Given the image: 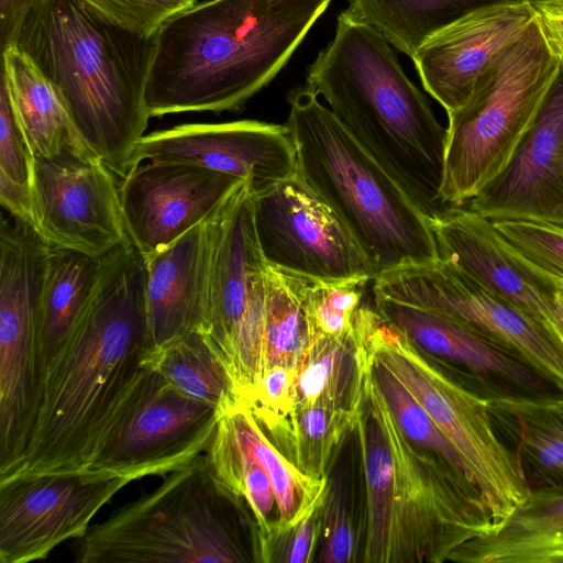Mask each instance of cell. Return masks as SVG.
<instances>
[{"label": "cell", "mask_w": 563, "mask_h": 563, "mask_svg": "<svg viewBox=\"0 0 563 563\" xmlns=\"http://www.w3.org/2000/svg\"><path fill=\"white\" fill-rule=\"evenodd\" d=\"M147 161L189 163L228 174L249 183L253 195L296 174L287 126L255 120L183 124L144 135L133 151L132 168Z\"/></svg>", "instance_id": "obj_16"}, {"label": "cell", "mask_w": 563, "mask_h": 563, "mask_svg": "<svg viewBox=\"0 0 563 563\" xmlns=\"http://www.w3.org/2000/svg\"><path fill=\"white\" fill-rule=\"evenodd\" d=\"M232 514L250 518L247 508L216 478L203 453L164 475L163 483L151 493L121 506L106 521L90 526L76 539L75 560L79 563L246 562L249 558Z\"/></svg>", "instance_id": "obj_7"}, {"label": "cell", "mask_w": 563, "mask_h": 563, "mask_svg": "<svg viewBox=\"0 0 563 563\" xmlns=\"http://www.w3.org/2000/svg\"><path fill=\"white\" fill-rule=\"evenodd\" d=\"M561 71L537 19L476 78L448 113L440 200L463 206L508 165Z\"/></svg>", "instance_id": "obj_8"}, {"label": "cell", "mask_w": 563, "mask_h": 563, "mask_svg": "<svg viewBox=\"0 0 563 563\" xmlns=\"http://www.w3.org/2000/svg\"><path fill=\"white\" fill-rule=\"evenodd\" d=\"M561 340H562V342H563V334L561 335Z\"/></svg>", "instance_id": "obj_46"}, {"label": "cell", "mask_w": 563, "mask_h": 563, "mask_svg": "<svg viewBox=\"0 0 563 563\" xmlns=\"http://www.w3.org/2000/svg\"><path fill=\"white\" fill-rule=\"evenodd\" d=\"M144 365L157 371L183 394L219 410L238 397L227 372L199 330L177 338Z\"/></svg>", "instance_id": "obj_32"}, {"label": "cell", "mask_w": 563, "mask_h": 563, "mask_svg": "<svg viewBox=\"0 0 563 563\" xmlns=\"http://www.w3.org/2000/svg\"><path fill=\"white\" fill-rule=\"evenodd\" d=\"M363 371L364 351L355 321L353 331L343 336L316 333L297 372L294 410L317 404L357 410Z\"/></svg>", "instance_id": "obj_28"}, {"label": "cell", "mask_w": 563, "mask_h": 563, "mask_svg": "<svg viewBox=\"0 0 563 563\" xmlns=\"http://www.w3.org/2000/svg\"><path fill=\"white\" fill-rule=\"evenodd\" d=\"M531 3H560L563 4V0H529Z\"/></svg>", "instance_id": "obj_44"}, {"label": "cell", "mask_w": 563, "mask_h": 563, "mask_svg": "<svg viewBox=\"0 0 563 563\" xmlns=\"http://www.w3.org/2000/svg\"><path fill=\"white\" fill-rule=\"evenodd\" d=\"M265 277L266 369L285 366L298 372L316 334L305 303L302 277L268 264Z\"/></svg>", "instance_id": "obj_30"}, {"label": "cell", "mask_w": 563, "mask_h": 563, "mask_svg": "<svg viewBox=\"0 0 563 563\" xmlns=\"http://www.w3.org/2000/svg\"><path fill=\"white\" fill-rule=\"evenodd\" d=\"M145 288V260L130 242L100 257L91 297L38 380L23 453L0 483L90 468L146 371Z\"/></svg>", "instance_id": "obj_1"}, {"label": "cell", "mask_w": 563, "mask_h": 563, "mask_svg": "<svg viewBox=\"0 0 563 563\" xmlns=\"http://www.w3.org/2000/svg\"><path fill=\"white\" fill-rule=\"evenodd\" d=\"M467 207L493 221L563 227V68L506 168Z\"/></svg>", "instance_id": "obj_20"}, {"label": "cell", "mask_w": 563, "mask_h": 563, "mask_svg": "<svg viewBox=\"0 0 563 563\" xmlns=\"http://www.w3.org/2000/svg\"><path fill=\"white\" fill-rule=\"evenodd\" d=\"M297 371L285 366L268 367L252 396L245 401L272 439L282 433L295 407Z\"/></svg>", "instance_id": "obj_37"}, {"label": "cell", "mask_w": 563, "mask_h": 563, "mask_svg": "<svg viewBox=\"0 0 563 563\" xmlns=\"http://www.w3.org/2000/svg\"><path fill=\"white\" fill-rule=\"evenodd\" d=\"M377 313L423 353L462 369L488 400L563 395L558 384L519 353L439 312L374 296Z\"/></svg>", "instance_id": "obj_18"}, {"label": "cell", "mask_w": 563, "mask_h": 563, "mask_svg": "<svg viewBox=\"0 0 563 563\" xmlns=\"http://www.w3.org/2000/svg\"><path fill=\"white\" fill-rule=\"evenodd\" d=\"M367 356L378 387L384 394L402 433L418 446L441 457L456 472L472 482L462 456L420 404L393 374L368 354Z\"/></svg>", "instance_id": "obj_34"}, {"label": "cell", "mask_w": 563, "mask_h": 563, "mask_svg": "<svg viewBox=\"0 0 563 563\" xmlns=\"http://www.w3.org/2000/svg\"><path fill=\"white\" fill-rule=\"evenodd\" d=\"M353 432L365 483L366 563H442L494 530L479 490L400 430L364 355Z\"/></svg>", "instance_id": "obj_3"}, {"label": "cell", "mask_w": 563, "mask_h": 563, "mask_svg": "<svg viewBox=\"0 0 563 563\" xmlns=\"http://www.w3.org/2000/svg\"><path fill=\"white\" fill-rule=\"evenodd\" d=\"M323 547L319 561L323 563L353 562L355 555V533L346 506L345 497L339 488L328 494L323 511Z\"/></svg>", "instance_id": "obj_40"}, {"label": "cell", "mask_w": 563, "mask_h": 563, "mask_svg": "<svg viewBox=\"0 0 563 563\" xmlns=\"http://www.w3.org/2000/svg\"><path fill=\"white\" fill-rule=\"evenodd\" d=\"M99 268L100 258L49 246L36 319L38 380L86 308Z\"/></svg>", "instance_id": "obj_26"}, {"label": "cell", "mask_w": 563, "mask_h": 563, "mask_svg": "<svg viewBox=\"0 0 563 563\" xmlns=\"http://www.w3.org/2000/svg\"><path fill=\"white\" fill-rule=\"evenodd\" d=\"M556 283L563 287V280L562 279H556Z\"/></svg>", "instance_id": "obj_45"}, {"label": "cell", "mask_w": 563, "mask_h": 563, "mask_svg": "<svg viewBox=\"0 0 563 563\" xmlns=\"http://www.w3.org/2000/svg\"><path fill=\"white\" fill-rule=\"evenodd\" d=\"M115 176L99 158L34 156L35 231L52 246L95 258L129 243Z\"/></svg>", "instance_id": "obj_14"}, {"label": "cell", "mask_w": 563, "mask_h": 563, "mask_svg": "<svg viewBox=\"0 0 563 563\" xmlns=\"http://www.w3.org/2000/svg\"><path fill=\"white\" fill-rule=\"evenodd\" d=\"M536 20L530 1L478 10L431 36L412 60L424 89L445 109L468 99L492 58Z\"/></svg>", "instance_id": "obj_21"}, {"label": "cell", "mask_w": 563, "mask_h": 563, "mask_svg": "<svg viewBox=\"0 0 563 563\" xmlns=\"http://www.w3.org/2000/svg\"><path fill=\"white\" fill-rule=\"evenodd\" d=\"M124 29L153 37L174 15L197 4V0H87Z\"/></svg>", "instance_id": "obj_39"}, {"label": "cell", "mask_w": 563, "mask_h": 563, "mask_svg": "<svg viewBox=\"0 0 563 563\" xmlns=\"http://www.w3.org/2000/svg\"><path fill=\"white\" fill-rule=\"evenodd\" d=\"M493 223L519 254L563 280V227L523 220H495Z\"/></svg>", "instance_id": "obj_36"}, {"label": "cell", "mask_w": 563, "mask_h": 563, "mask_svg": "<svg viewBox=\"0 0 563 563\" xmlns=\"http://www.w3.org/2000/svg\"><path fill=\"white\" fill-rule=\"evenodd\" d=\"M430 224L440 257L560 336L555 279L519 254L492 220L468 207L448 206Z\"/></svg>", "instance_id": "obj_19"}, {"label": "cell", "mask_w": 563, "mask_h": 563, "mask_svg": "<svg viewBox=\"0 0 563 563\" xmlns=\"http://www.w3.org/2000/svg\"><path fill=\"white\" fill-rule=\"evenodd\" d=\"M1 56V76L34 156L70 152L99 158L84 142L55 88L30 57L15 46Z\"/></svg>", "instance_id": "obj_25"}, {"label": "cell", "mask_w": 563, "mask_h": 563, "mask_svg": "<svg viewBox=\"0 0 563 563\" xmlns=\"http://www.w3.org/2000/svg\"><path fill=\"white\" fill-rule=\"evenodd\" d=\"M211 218L172 244L144 256L147 314L144 363L177 338L203 325L211 261Z\"/></svg>", "instance_id": "obj_22"}, {"label": "cell", "mask_w": 563, "mask_h": 563, "mask_svg": "<svg viewBox=\"0 0 563 563\" xmlns=\"http://www.w3.org/2000/svg\"><path fill=\"white\" fill-rule=\"evenodd\" d=\"M43 0H0L1 53L14 45L20 26L27 13Z\"/></svg>", "instance_id": "obj_42"}, {"label": "cell", "mask_w": 563, "mask_h": 563, "mask_svg": "<svg viewBox=\"0 0 563 563\" xmlns=\"http://www.w3.org/2000/svg\"><path fill=\"white\" fill-rule=\"evenodd\" d=\"M13 46L47 78L84 142L122 180L151 118L144 95L156 35L124 29L87 0H43Z\"/></svg>", "instance_id": "obj_4"}, {"label": "cell", "mask_w": 563, "mask_h": 563, "mask_svg": "<svg viewBox=\"0 0 563 563\" xmlns=\"http://www.w3.org/2000/svg\"><path fill=\"white\" fill-rule=\"evenodd\" d=\"M529 0H349L341 15L379 32L412 58L431 36L478 10Z\"/></svg>", "instance_id": "obj_27"}, {"label": "cell", "mask_w": 563, "mask_h": 563, "mask_svg": "<svg viewBox=\"0 0 563 563\" xmlns=\"http://www.w3.org/2000/svg\"><path fill=\"white\" fill-rule=\"evenodd\" d=\"M301 277L305 303L314 332L329 336H343L352 332L364 288L371 279L356 277L323 280Z\"/></svg>", "instance_id": "obj_35"}, {"label": "cell", "mask_w": 563, "mask_h": 563, "mask_svg": "<svg viewBox=\"0 0 563 563\" xmlns=\"http://www.w3.org/2000/svg\"><path fill=\"white\" fill-rule=\"evenodd\" d=\"M324 503L296 526L280 532H272L258 541L253 551V560L263 563L311 562L322 533Z\"/></svg>", "instance_id": "obj_38"}, {"label": "cell", "mask_w": 563, "mask_h": 563, "mask_svg": "<svg viewBox=\"0 0 563 563\" xmlns=\"http://www.w3.org/2000/svg\"><path fill=\"white\" fill-rule=\"evenodd\" d=\"M220 411L268 472L276 498L277 518L267 536L296 526L325 501L327 478L317 479L301 472L268 439L243 399L236 397Z\"/></svg>", "instance_id": "obj_29"}, {"label": "cell", "mask_w": 563, "mask_h": 563, "mask_svg": "<svg viewBox=\"0 0 563 563\" xmlns=\"http://www.w3.org/2000/svg\"><path fill=\"white\" fill-rule=\"evenodd\" d=\"M373 295L453 318L527 358L563 390V342L543 324L440 257L373 279Z\"/></svg>", "instance_id": "obj_12"}, {"label": "cell", "mask_w": 563, "mask_h": 563, "mask_svg": "<svg viewBox=\"0 0 563 563\" xmlns=\"http://www.w3.org/2000/svg\"><path fill=\"white\" fill-rule=\"evenodd\" d=\"M558 284V283H556ZM558 290L555 292L554 302H555V311L560 325V330L563 334V287L558 284Z\"/></svg>", "instance_id": "obj_43"}, {"label": "cell", "mask_w": 563, "mask_h": 563, "mask_svg": "<svg viewBox=\"0 0 563 563\" xmlns=\"http://www.w3.org/2000/svg\"><path fill=\"white\" fill-rule=\"evenodd\" d=\"M357 410L317 404L291 412L276 446L306 475L327 478L335 451L354 430Z\"/></svg>", "instance_id": "obj_31"}, {"label": "cell", "mask_w": 563, "mask_h": 563, "mask_svg": "<svg viewBox=\"0 0 563 563\" xmlns=\"http://www.w3.org/2000/svg\"><path fill=\"white\" fill-rule=\"evenodd\" d=\"M488 410L528 489L563 487V395L496 398Z\"/></svg>", "instance_id": "obj_23"}, {"label": "cell", "mask_w": 563, "mask_h": 563, "mask_svg": "<svg viewBox=\"0 0 563 563\" xmlns=\"http://www.w3.org/2000/svg\"><path fill=\"white\" fill-rule=\"evenodd\" d=\"M267 263L261 252L249 183L211 218V261L202 328L234 394L246 401L266 372Z\"/></svg>", "instance_id": "obj_10"}, {"label": "cell", "mask_w": 563, "mask_h": 563, "mask_svg": "<svg viewBox=\"0 0 563 563\" xmlns=\"http://www.w3.org/2000/svg\"><path fill=\"white\" fill-rule=\"evenodd\" d=\"M457 563H563V487L529 490L492 532L455 549Z\"/></svg>", "instance_id": "obj_24"}, {"label": "cell", "mask_w": 563, "mask_h": 563, "mask_svg": "<svg viewBox=\"0 0 563 563\" xmlns=\"http://www.w3.org/2000/svg\"><path fill=\"white\" fill-rule=\"evenodd\" d=\"M317 97L305 87L287 98L298 177L345 227L375 278L438 260L430 218Z\"/></svg>", "instance_id": "obj_6"}, {"label": "cell", "mask_w": 563, "mask_h": 563, "mask_svg": "<svg viewBox=\"0 0 563 563\" xmlns=\"http://www.w3.org/2000/svg\"><path fill=\"white\" fill-rule=\"evenodd\" d=\"M355 322L367 354L402 384L455 446L495 529L529 489L493 426L488 399L442 369L375 309L361 305Z\"/></svg>", "instance_id": "obj_9"}, {"label": "cell", "mask_w": 563, "mask_h": 563, "mask_svg": "<svg viewBox=\"0 0 563 563\" xmlns=\"http://www.w3.org/2000/svg\"><path fill=\"white\" fill-rule=\"evenodd\" d=\"M306 87L424 214L448 207L440 200L446 129L379 32L340 14Z\"/></svg>", "instance_id": "obj_5"}, {"label": "cell", "mask_w": 563, "mask_h": 563, "mask_svg": "<svg viewBox=\"0 0 563 563\" xmlns=\"http://www.w3.org/2000/svg\"><path fill=\"white\" fill-rule=\"evenodd\" d=\"M542 34L563 68V4L531 3Z\"/></svg>", "instance_id": "obj_41"}, {"label": "cell", "mask_w": 563, "mask_h": 563, "mask_svg": "<svg viewBox=\"0 0 563 563\" xmlns=\"http://www.w3.org/2000/svg\"><path fill=\"white\" fill-rule=\"evenodd\" d=\"M33 181L34 154L1 76L0 201L8 213L35 229Z\"/></svg>", "instance_id": "obj_33"}, {"label": "cell", "mask_w": 563, "mask_h": 563, "mask_svg": "<svg viewBox=\"0 0 563 563\" xmlns=\"http://www.w3.org/2000/svg\"><path fill=\"white\" fill-rule=\"evenodd\" d=\"M246 181L199 165L143 162L121 180L120 199L131 244L150 255L217 213Z\"/></svg>", "instance_id": "obj_17"}, {"label": "cell", "mask_w": 563, "mask_h": 563, "mask_svg": "<svg viewBox=\"0 0 563 563\" xmlns=\"http://www.w3.org/2000/svg\"><path fill=\"white\" fill-rule=\"evenodd\" d=\"M129 483L90 471L0 483V562L44 560L60 543L81 538L95 515Z\"/></svg>", "instance_id": "obj_15"}, {"label": "cell", "mask_w": 563, "mask_h": 563, "mask_svg": "<svg viewBox=\"0 0 563 563\" xmlns=\"http://www.w3.org/2000/svg\"><path fill=\"white\" fill-rule=\"evenodd\" d=\"M219 416L146 366L88 471L130 482L164 476L206 452Z\"/></svg>", "instance_id": "obj_11"}, {"label": "cell", "mask_w": 563, "mask_h": 563, "mask_svg": "<svg viewBox=\"0 0 563 563\" xmlns=\"http://www.w3.org/2000/svg\"><path fill=\"white\" fill-rule=\"evenodd\" d=\"M253 217L268 265L323 280L375 278L349 231L297 174L253 195Z\"/></svg>", "instance_id": "obj_13"}, {"label": "cell", "mask_w": 563, "mask_h": 563, "mask_svg": "<svg viewBox=\"0 0 563 563\" xmlns=\"http://www.w3.org/2000/svg\"><path fill=\"white\" fill-rule=\"evenodd\" d=\"M332 0H209L156 34L150 117L238 111L287 64Z\"/></svg>", "instance_id": "obj_2"}]
</instances>
